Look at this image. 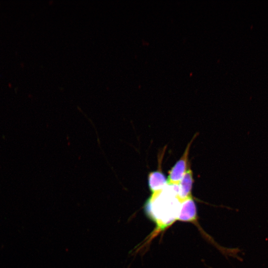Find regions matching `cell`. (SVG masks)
I'll return each mask as SVG.
<instances>
[{"mask_svg": "<svg viewBox=\"0 0 268 268\" xmlns=\"http://www.w3.org/2000/svg\"><path fill=\"white\" fill-rule=\"evenodd\" d=\"M178 185H168L160 192L151 195L145 205L147 216L163 231L177 220L181 202L178 198Z\"/></svg>", "mask_w": 268, "mask_h": 268, "instance_id": "6da1fadb", "label": "cell"}, {"mask_svg": "<svg viewBox=\"0 0 268 268\" xmlns=\"http://www.w3.org/2000/svg\"><path fill=\"white\" fill-rule=\"evenodd\" d=\"M196 136V134L188 144L182 156L169 170L167 178L168 185H178L190 167V163L188 162L189 151Z\"/></svg>", "mask_w": 268, "mask_h": 268, "instance_id": "7a4b0ae2", "label": "cell"}, {"mask_svg": "<svg viewBox=\"0 0 268 268\" xmlns=\"http://www.w3.org/2000/svg\"><path fill=\"white\" fill-rule=\"evenodd\" d=\"M194 182L193 174L189 167L178 184L177 197L181 202L192 198V190Z\"/></svg>", "mask_w": 268, "mask_h": 268, "instance_id": "3957f363", "label": "cell"}, {"mask_svg": "<svg viewBox=\"0 0 268 268\" xmlns=\"http://www.w3.org/2000/svg\"><path fill=\"white\" fill-rule=\"evenodd\" d=\"M197 216V207L192 197L181 202L177 220L194 222Z\"/></svg>", "mask_w": 268, "mask_h": 268, "instance_id": "277c9868", "label": "cell"}, {"mask_svg": "<svg viewBox=\"0 0 268 268\" xmlns=\"http://www.w3.org/2000/svg\"><path fill=\"white\" fill-rule=\"evenodd\" d=\"M148 182L151 195L160 192L168 185L167 179L161 170L150 172Z\"/></svg>", "mask_w": 268, "mask_h": 268, "instance_id": "5b68a950", "label": "cell"}]
</instances>
